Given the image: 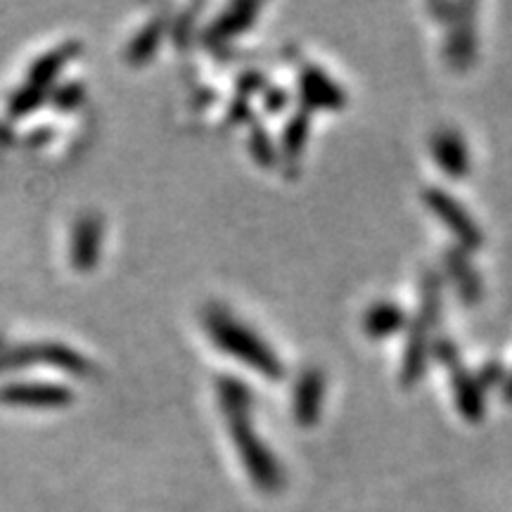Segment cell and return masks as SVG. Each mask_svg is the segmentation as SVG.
Instances as JSON below:
<instances>
[{"label": "cell", "mask_w": 512, "mask_h": 512, "mask_svg": "<svg viewBox=\"0 0 512 512\" xmlns=\"http://www.w3.org/2000/svg\"><path fill=\"white\" fill-rule=\"evenodd\" d=\"M207 330L226 354L240 358L245 366L254 368L256 373L268 377L283 375V366H280L278 354H275L256 332L245 328V325H242L238 318L230 316V313L219 309L207 313Z\"/></svg>", "instance_id": "6da1fadb"}, {"label": "cell", "mask_w": 512, "mask_h": 512, "mask_svg": "<svg viewBox=\"0 0 512 512\" xmlns=\"http://www.w3.org/2000/svg\"><path fill=\"white\" fill-rule=\"evenodd\" d=\"M226 415L230 420V432H233L235 446H238L245 465H249V470H252V477L264 484H271L273 479H278L275 460L271 458V453H268V448L261 444L259 434H256L252 427V420H249V406L230 408Z\"/></svg>", "instance_id": "7a4b0ae2"}, {"label": "cell", "mask_w": 512, "mask_h": 512, "mask_svg": "<svg viewBox=\"0 0 512 512\" xmlns=\"http://www.w3.org/2000/svg\"><path fill=\"white\" fill-rule=\"evenodd\" d=\"M425 202H427V207H430L434 214H437L439 219L446 223L448 230L456 235L460 245L472 249L482 242V233H479L477 223L472 221V216L467 214L463 204L453 200L451 195H446L444 190L430 188L425 192Z\"/></svg>", "instance_id": "3957f363"}, {"label": "cell", "mask_w": 512, "mask_h": 512, "mask_svg": "<svg viewBox=\"0 0 512 512\" xmlns=\"http://www.w3.org/2000/svg\"><path fill=\"white\" fill-rule=\"evenodd\" d=\"M0 401L10 406L29 408H60L72 401V394L55 384H10L0 389Z\"/></svg>", "instance_id": "277c9868"}, {"label": "cell", "mask_w": 512, "mask_h": 512, "mask_svg": "<svg viewBox=\"0 0 512 512\" xmlns=\"http://www.w3.org/2000/svg\"><path fill=\"white\" fill-rule=\"evenodd\" d=\"M432 155L451 178H463L470 169V157H467L463 138L451 128H444L432 138Z\"/></svg>", "instance_id": "5b68a950"}, {"label": "cell", "mask_w": 512, "mask_h": 512, "mask_svg": "<svg viewBox=\"0 0 512 512\" xmlns=\"http://www.w3.org/2000/svg\"><path fill=\"white\" fill-rule=\"evenodd\" d=\"M323 380H320L318 373H304L299 377L297 387H294V415L302 425H311L316 422L318 411H320V396H323Z\"/></svg>", "instance_id": "8992f818"}, {"label": "cell", "mask_w": 512, "mask_h": 512, "mask_svg": "<svg viewBox=\"0 0 512 512\" xmlns=\"http://www.w3.org/2000/svg\"><path fill=\"white\" fill-rule=\"evenodd\" d=\"M299 86H302L306 102L313 107H339L344 102V93L316 69H306L299 79Z\"/></svg>", "instance_id": "52a82bcc"}, {"label": "cell", "mask_w": 512, "mask_h": 512, "mask_svg": "<svg viewBox=\"0 0 512 512\" xmlns=\"http://www.w3.org/2000/svg\"><path fill=\"white\" fill-rule=\"evenodd\" d=\"M448 368H451V377H453V387L458 392V403L460 411H463L470 420H477L482 415V394H479L477 382L470 380V375L460 368L458 358H446Z\"/></svg>", "instance_id": "ba28073f"}, {"label": "cell", "mask_w": 512, "mask_h": 512, "mask_svg": "<svg viewBox=\"0 0 512 512\" xmlns=\"http://www.w3.org/2000/svg\"><path fill=\"white\" fill-rule=\"evenodd\" d=\"M403 325V311L399 306L382 302L375 304L366 316V328L373 337H387Z\"/></svg>", "instance_id": "9c48e42d"}, {"label": "cell", "mask_w": 512, "mask_h": 512, "mask_svg": "<svg viewBox=\"0 0 512 512\" xmlns=\"http://www.w3.org/2000/svg\"><path fill=\"white\" fill-rule=\"evenodd\" d=\"M256 10H259V5H249V3L235 5V8L226 12V15L221 17V22L216 24L214 29L216 36H226V34H233V31H242L245 27H249L256 15Z\"/></svg>", "instance_id": "30bf717a"}, {"label": "cell", "mask_w": 512, "mask_h": 512, "mask_svg": "<svg viewBox=\"0 0 512 512\" xmlns=\"http://www.w3.org/2000/svg\"><path fill=\"white\" fill-rule=\"evenodd\" d=\"M306 128H309V119L306 117H297L290 121V126H287V136H285V145L290 147V150H299L302 143L306 140Z\"/></svg>", "instance_id": "8fae6325"}]
</instances>
